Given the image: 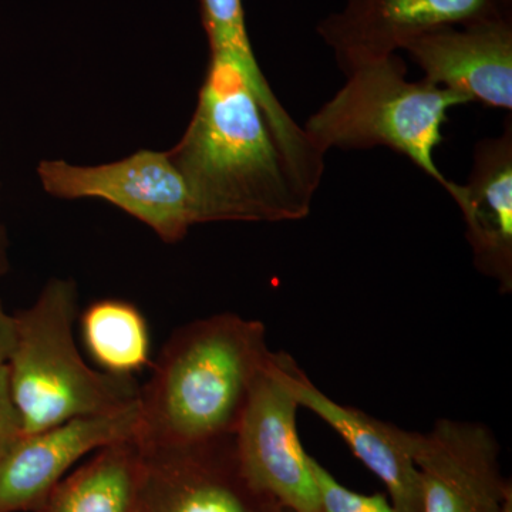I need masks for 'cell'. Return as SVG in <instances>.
Masks as SVG:
<instances>
[{
	"mask_svg": "<svg viewBox=\"0 0 512 512\" xmlns=\"http://www.w3.org/2000/svg\"><path fill=\"white\" fill-rule=\"evenodd\" d=\"M412 454L420 474L421 512H504L512 503L500 446L484 424L436 421L430 433L412 431Z\"/></svg>",
	"mask_w": 512,
	"mask_h": 512,
	"instance_id": "cell-9",
	"label": "cell"
},
{
	"mask_svg": "<svg viewBox=\"0 0 512 512\" xmlns=\"http://www.w3.org/2000/svg\"><path fill=\"white\" fill-rule=\"evenodd\" d=\"M76 316L77 286L59 278L50 279L35 303L15 315L8 370L23 436L137 402L134 377L109 375L84 362L73 336Z\"/></svg>",
	"mask_w": 512,
	"mask_h": 512,
	"instance_id": "cell-3",
	"label": "cell"
},
{
	"mask_svg": "<svg viewBox=\"0 0 512 512\" xmlns=\"http://www.w3.org/2000/svg\"><path fill=\"white\" fill-rule=\"evenodd\" d=\"M87 352L101 372L133 377L150 362V330L136 305L123 299H100L80 316Z\"/></svg>",
	"mask_w": 512,
	"mask_h": 512,
	"instance_id": "cell-15",
	"label": "cell"
},
{
	"mask_svg": "<svg viewBox=\"0 0 512 512\" xmlns=\"http://www.w3.org/2000/svg\"><path fill=\"white\" fill-rule=\"evenodd\" d=\"M312 470L318 484L322 512H399L386 494L355 493L339 483L312 457Z\"/></svg>",
	"mask_w": 512,
	"mask_h": 512,
	"instance_id": "cell-16",
	"label": "cell"
},
{
	"mask_svg": "<svg viewBox=\"0 0 512 512\" xmlns=\"http://www.w3.org/2000/svg\"><path fill=\"white\" fill-rule=\"evenodd\" d=\"M16 343L15 315L5 311L0 302V366L8 365Z\"/></svg>",
	"mask_w": 512,
	"mask_h": 512,
	"instance_id": "cell-18",
	"label": "cell"
},
{
	"mask_svg": "<svg viewBox=\"0 0 512 512\" xmlns=\"http://www.w3.org/2000/svg\"><path fill=\"white\" fill-rule=\"evenodd\" d=\"M140 406L77 417L20 437L0 458V512H36L82 458L137 437Z\"/></svg>",
	"mask_w": 512,
	"mask_h": 512,
	"instance_id": "cell-10",
	"label": "cell"
},
{
	"mask_svg": "<svg viewBox=\"0 0 512 512\" xmlns=\"http://www.w3.org/2000/svg\"><path fill=\"white\" fill-rule=\"evenodd\" d=\"M143 450L140 512H289L245 476L234 437Z\"/></svg>",
	"mask_w": 512,
	"mask_h": 512,
	"instance_id": "cell-8",
	"label": "cell"
},
{
	"mask_svg": "<svg viewBox=\"0 0 512 512\" xmlns=\"http://www.w3.org/2000/svg\"><path fill=\"white\" fill-rule=\"evenodd\" d=\"M190 192L197 224L308 217L309 197L237 67L210 59L197 107L167 151Z\"/></svg>",
	"mask_w": 512,
	"mask_h": 512,
	"instance_id": "cell-1",
	"label": "cell"
},
{
	"mask_svg": "<svg viewBox=\"0 0 512 512\" xmlns=\"http://www.w3.org/2000/svg\"><path fill=\"white\" fill-rule=\"evenodd\" d=\"M144 450L137 437L100 448L36 512H140Z\"/></svg>",
	"mask_w": 512,
	"mask_h": 512,
	"instance_id": "cell-14",
	"label": "cell"
},
{
	"mask_svg": "<svg viewBox=\"0 0 512 512\" xmlns=\"http://www.w3.org/2000/svg\"><path fill=\"white\" fill-rule=\"evenodd\" d=\"M404 50L429 82L511 113L512 18L436 30Z\"/></svg>",
	"mask_w": 512,
	"mask_h": 512,
	"instance_id": "cell-11",
	"label": "cell"
},
{
	"mask_svg": "<svg viewBox=\"0 0 512 512\" xmlns=\"http://www.w3.org/2000/svg\"><path fill=\"white\" fill-rule=\"evenodd\" d=\"M279 369L299 407L325 421L384 485L399 512H421L420 474L412 454V431L377 420L330 399L288 353L276 352Z\"/></svg>",
	"mask_w": 512,
	"mask_h": 512,
	"instance_id": "cell-12",
	"label": "cell"
},
{
	"mask_svg": "<svg viewBox=\"0 0 512 512\" xmlns=\"http://www.w3.org/2000/svg\"><path fill=\"white\" fill-rule=\"evenodd\" d=\"M504 512H512V503L507 505V508H505Z\"/></svg>",
	"mask_w": 512,
	"mask_h": 512,
	"instance_id": "cell-20",
	"label": "cell"
},
{
	"mask_svg": "<svg viewBox=\"0 0 512 512\" xmlns=\"http://www.w3.org/2000/svg\"><path fill=\"white\" fill-rule=\"evenodd\" d=\"M505 18H512V0H342L316 32L348 73L397 55L427 33Z\"/></svg>",
	"mask_w": 512,
	"mask_h": 512,
	"instance_id": "cell-7",
	"label": "cell"
},
{
	"mask_svg": "<svg viewBox=\"0 0 512 512\" xmlns=\"http://www.w3.org/2000/svg\"><path fill=\"white\" fill-rule=\"evenodd\" d=\"M345 74V86L303 127L316 147L325 154L330 148H390L456 197L460 184L441 174L434 150L443 141L448 111L467 104V99L424 77L420 82L407 79L397 55L360 64Z\"/></svg>",
	"mask_w": 512,
	"mask_h": 512,
	"instance_id": "cell-4",
	"label": "cell"
},
{
	"mask_svg": "<svg viewBox=\"0 0 512 512\" xmlns=\"http://www.w3.org/2000/svg\"><path fill=\"white\" fill-rule=\"evenodd\" d=\"M23 437L22 420L10 392L8 365L0 366V458Z\"/></svg>",
	"mask_w": 512,
	"mask_h": 512,
	"instance_id": "cell-17",
	"label": "cell"
},
{
	"mask_svg": "<svg viewBox=\"0 0 512 512\" xmlns=\"http://www.w3.org/2000/svg\"><path fill=\"white\" fill-rule=\"evenodd\" d=\"M9 271L8 237L5 228L0 224V276Z\"/></svg>",
	"mask_w": 512,
	"mask_h": 512,
	"instance_id": "cell-19",
	"label": "cell"
},
{
	"mask_svg": "<svg viewBox=\"0 0 512 512\" xmlns=\"http://www.w3.org/2000/svg\"><path fill=\"white\" fill-rule=\"evenodd\" d=\"M264 323L221 313L175 330L138 394L143 447H180L237 433L271 363Z\"/></svg>",
	"mask_w": 512,
	"mask_h": 512,
	"instance_id": "cell-2",
	"label": "cell"
},
{
	"mask_svg": "<svg viewBox=\"0 0 512 512\" xmlns=\"http://www.w3.org/2000/svg\"><path fill=\"white\" fill-rule=\"evenodd\" d=\"M37 175L43 190L63 200L100 198L175 244L197 225L190 192L167 151L140 150L101 165L42 160Z\"/></svg>",
	"mask_w": 512,
	"mask_h": 512,
	"instance_id": "cell-5",
	"label": "cell"
},
{
	"mask_svg": "<svg viewBox=\"0 0 512 512\" xmlns=\"http://www.w3.org/2000/svg\"><path fill=\"white\" fill-rule=\"evenodd\" d=\"M298 409L274 352L235 433V450L248 480L285 510L322 512L312 456L296 429Z\"/></svg>",
	"mask_w": 512,
	"mask_h": 512,
	"instance_id": "cell-6",
	"label": "cell"
},
{
	"mask_svg": "<svg viewBox=\"0 0 512 512\" xmlns=\"http://www.w3.org/2000/svg\"><path fill=\"white\" fill-rule=\"evenodd\" d=\"M463 214L474 265L497 281L500 291H512V121L498 137L485 138L474 148L466 184L453 198Z\"/></svg>",
	"mask_w": 512,
	"mask_h": 512,
	"instance_id": "cell-13",
	"label": "cell"
}]
</instances>
